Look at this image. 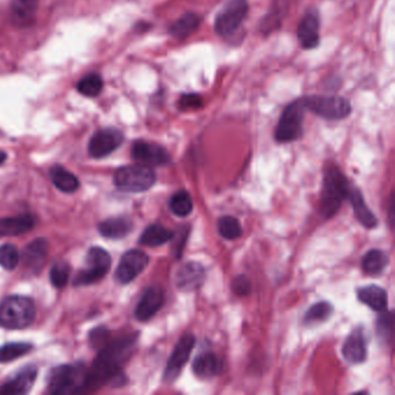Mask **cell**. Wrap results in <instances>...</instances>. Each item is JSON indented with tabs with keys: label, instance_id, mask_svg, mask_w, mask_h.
<instances>
[{
	"label": "cell",
	"instance_id": "obj_36",
	"mask_svg": "<svg viewBox=\"0 0 395 395\" xmlns=\"http://www.w3.org/2000/svg\"><path fill=\"white\" fill-rule=\"evenodd\" d=\"M70 267L66 262L60 261L53 266L50 270V282L57 288H62L69 281Z\"/></svg>",
	"mask_w": 395,
	"mask_h": 395
},
{
	"label": "cell",
	"instance_id": "obj_20",
	"mask_svg": "<svg viewBox=\"0 0 395 395\" xmlns=\"http://www.w3.org/2000/svg\"><path fill=\"white\" fill-rule=\"evenodd\" d=\"M38 0H12L11 1V21L16 27H28L34 22L38 12Z\"/></svg>",
	"mask_w": 395,
	"mask_h": 395
},
{
	"label": "cell",
	"instance_id": "obj_6",
	"mask_svg": "<svg viewBox=\"0 0 395 395\" xmlns=\"http://www.w3.org/2000/svg\"><path fill=\"white\" fill-rule=\"evenodd\" d=\"M305 110L306 107L303 97L288 104L286 109L283 110L275 130V139L278 143H290L301 139Z\"/></svg>",
	"mask_w": 395,
	"mask_h": 395
},
{
	"label": "cell",
	"instance_id": "obj_31",
	"mask_svg": "<svg viewBox=\"0 0 395 395\" xmlns=\"http://www.w3.org/2000/svg\"><path fill=\"white\" fill-rule=\"evenodd\" d=\"M33 345L25 342L7 343L0 347V363H10L32 352Z\"/></svg>",
	"mask_w": 395,
	"mask_h": 395
},
{
	"label": "cell",
	"instance_id": "obj_34",
	"mask_svg": "<svg viewBox=\"0 0 395 395\" xmlns=\"http://www.w3.org/2000/svg\"><path fill=\"white\" fill-rule=\"evenodd\" d=\"M218 232L223 238L234 240L242 235V225L235 217L224 216L218 220Z\"/></svg>",
	"mask_w": 395,
	"mask_h": 395
},
{
	"label": "cell",
	"instance_id": "obj_35",
	"mask_svg": "<svg viewBox=\"0 0 395 395\" xmlns=\"http://www.w3.org/2000/svg\"><path fill=\"white\" fill-rule=\"evenodd\" d=\"M20 262L19 251L11 244L0 246V266L6 270L16 269Z\"/></svg>",
	"mask_w": 395,
	"mask_h": 395
},
{
	"label": "cell",
	"instance_id": "obj_5",
	"mask_svg": "<svg viewBox=\"0 0 395 395\" xmlns=\"http://www.w3.org/2000/svg\"><path fill=\"white\" fill-rule=\"evenodd\" d=\"M114 183L121 192H146L156 183V173L141 163L124 166L115 173Z\"/></svg>",
	"mask_w": 395,
	"mask_h": 395
},
{
	"label": "cell",
	"instance_id": "obj_9",
	"mask_svg": "<svg viewBox=\"0 0 395 395\" xmlns=\"http://www.w3.org/2000/svg\"><path fill=\"white\" fill-rule=\"evenodd\" d=\"M248 13L247 0H229L217 14L215 19V31L222 38L234 34Z\"/></svg>",
	"mask_w": 395,
	"mask_h": 395
},
{
	"label": "cell",
	"instance_id": "obj_13",
	"mask_svg": "<svg viewBox=\"0 0 395 395\" xmlns=\"http://www.w3.org/2000/svg\"><path fill=\"white\" fill-rule=\"evenodd\" d=\"M148 256L144 251L139 249H131L123 254L117 266V282L121 284H128L132 282L139 274L143 273V270L148 267Z\"/></svg>",
	"mask_w": 395,
	"mask_h": 395
},
{
	"label": "cell",
	"instance_id": "obj_28",
	"mask_svg": "<svg viewBox=\"0 0 395 395\" xmlns=\"http://www.w3.org/2000/svg\"><path fill=\"white\" fill-rule=\"evenodd\" d=\"M201 23V19L195 13H185L175 22H173L168 28V32L176 38H185L194 33Z\"/></svg>",
	"mask_w": 395,
	"mask_h": 395
},
{
	"label": "cell",
	"instance_id": "obj_17",
	"mask_svg": "<svg viewBox=\"0 0 395 395\" xmlns=\"http://www.w3.org/2000/svg\"><path fill=\"white\" fill-rule=\"evenodd\" d=\"M343 357L352 364L363 363L367 358V337L363 327H357L345 340L342 348Z\"/></svg>",
	"mask_w": 395,
	"mask_h": 395
},
{
	"label": "cell",
	"instance_id": "obj_19",
	"mask_svg": "<svg viewBox=\"0 0 395 395\" xmlns=\"http://www.w3.org/2000/svg\"><path fill=\"white\" fill-rule=\"evenodd\" d=\"M163 292L158 286H151L144 295L141 296V301L135 310V317L139 321H148L156 315L158 310L163 308Z\"/></svg>",
	"mask_w": 395,
	"mask_h": 395
},
{
	"label": "cell",
	"instance_id": "obj_7",
	"mask_svg": "<svg viewBox=\"0 0 395 395\" xmlns=\"http://www.w3.org/2000/svg\"><path fill=\"white\" fill-rule=\"evenodd\" d=\"M306 109L325 119H343L349 117L352 106L345 97L336 95H313L304 97Z\"/></svg>",
	"mask_w": 395,
	"mask_h": 395
},
{
	"label": "cell",
	"instance_id": "obj_8",
	"mask_svg": "<svg viewBox=\"0 0 395 395\" xmlns=\"http://www.w3.org/2000/svg\"><path fill=\"white\" fill-rule=\"evenodd\" d=\"M86 266L73 281L75 286H91L104 278L112 266L109 253L100 247H92L86 256Z\"/></svg>",
	"mask_w": 395,
	"mask_h": 395
},
{
	"label": "cell",
	"instance_id": "obj_16",
	"mask_svg": "<svg viewBox=\"0 0 395 395\" xmlns=\"http://www.w3.org/2000/svg\"><path fill=\"white\" fill-rule=\"evenodd\" d=\"M205 279V269L198 262H187L176 274V286L183 292H190L201 288Z\"/></svg>",
	"mask_w": 395,
	"mask_h": 395
},
{
	"label": "cell",
	"instance_id": "obj_25",
	"mask_svg": "<svg viewBox=\"0 0 395 395\" xmlns=\"http://www.w3.org/2000/svg\"><path fill=\"white\" fill-rule=\"evenodd\" d=\"M357 298L377 312H384L387 308V292L378 286H367L357 290Z\"/></svg>",
	"mask_w": 395,
	"mask_h": 395
},
{
	"label": "cell",
	"instance_id": "obj_2",
	"mask_svg": "<svg viewBox=\"0 0 395 395\" xmlns=\"http://www.w3.org/2000/svg\"><path fill=\"white\" fill-rule=\"evenodd\" d=\"M349 189L348 180L339 168L330 167L326 171L320 198V211L323 217L332 218L339 211L343 201L348 198Z\"/></svg>",
	"mask_w": 395,
	"mask_h": 395
},
{
	"label": "cell",
	"instance_id": "obj_41",
	"mask_svg": "<svg viewBox=\"0 0 395 395\" xmlns=\"http://www.w3.org/2000/svg\"><path fill=\"white\" fill-rule=\"evenodd\" d=\"M7 159V154L4 151H0V165H3Z\"/></svg>",
	"mask_w": 395,
	"mask_h": 395
},
{
	"label": "cell",
	"instance_id": "obj_1",
	"mask_svg": "<svg viewBox=\"0 0 395 395\" xmlns=\"http://www.w3.org/2000/svg\"><path fill=\"white\" fill-rule=\"evenodd\" d=\"M136 342L137 334H131L104 345L92 364L91 369L86 371L84 392L97 391L115 380L122 383V379H124L122 367L131 356Z\"/></svg>",
	"mask_w": 395,
	"mask_h": 395
},
{
	"label": "cell",
	"instance_id": "obj_40",
	"mask_svg": "<svg viewBox=\"0 0 395 395\" xmlns=\"http://www.w3.org/2000/svg\"><path fill=\"white\" fill-rule=\"evenodd\" d=\"M108 335H109V332H108L107 328L99 327V328H95V330H93V332H91L90 341H91L92 345H93L94 348L102 347L106 340L108 339Z\"/></svg>",
	"mask_w": 395,
	"mask_h": 395
},
{
	"label": "cell",
	"instance_id": "obj_30",
	"mask_svg": "<svg viewBox=\"0 0 395 395\" xmlns=\"http://www.w3.org/2000/svg\"><path fill=\"white\" fill-rule=\"evenodd\" d=\"M102 88H104V82L100 75L97 73H88L84 75L77 84L79 93L88 97H97L102 91Z\"/></svg>",
	"mask_w": 395,
	"mask_h": 395
},
{
	"label": "cell",
	"instance_id": "obj_32",
	"mask_svg": "<svg viewBox=\"0 0 395 395\" xmlns=\"http://www.w3.org/2000/svg\"><path fill=\"white\" fill-rule=\"evenodd\" d=\"M193 198L185 190L173 195L170 200V209L173 214L178 217H187L193 212Z\"/></svg>",
	"mask_w": 395,
	"mask_h": 395
},
{
	"label": "cell",
	"instance_id": "obj_24",
	"mask_svg": "<svg viewBox=\"0 0 395 395\" xmlns=\"http://www.w3.org/2000/svg\"><path fill=\"white\" fill-rule=\"evenodd\" d=\"M134 223L126 217H113L99 225V233L107 239H122L131 232Z\"/></svg>",
	"mask_w": 395,
	"mask_h": 395
},
{
	"label": "cell",
	"instance_id": "obj_27",
	"mask_svg": "<svg viewBox=\"0 0 395 395\" xmlns=\"http://www.w3.org/2000/svg\"><path fill=\"white\" fill-rule=\"evenodd\" d=\"M51 181L54 183L56 188L60 189L63 193H75L79 188V180L77 176L73 175L72 173L64 168L63 166L56 165L51 167L50 172Z\"/></svg>",
	"mask_w": 395,
	"mask_h": 395
},
{
	"label": "cell",
	"instance_id": "obj_4",
	"mask_svg": "<svg viewBox=\"0 0 395 395\" xmlns=\"http://www.w3.org/2000/svg\"><path fill=\"white\" fill-rule=\"evenodd\" d=\"M85 376V365L82 363L54 367L48 374V391L55 395L84 392Z\"/></svg>",
	"mask_w": 395,
	"mask_h": 395
},
{
	"label": "cell",
	"instance_id": "obj_3",
	"mask_svg": "<svg viewBox=\"0 0 395 395\" xmlns=\"http://www.w3.org/2000/svg\"><path fill=\"white\" fill-rule=\"evenodd\" d=\"M33 299L23 296H9L0 301V326L6 330H23L35 318Z\"/></svg>",
	"mask_w": 395,
	"mask_h": 395
},
{
	"label": "cell",
	"instance_id": "obj_38",
	"mask_svg": "<svg viewBox=\"0 0 395 395\" xmlns=\"http://www.w3.org/2000/svg\"><path fill=\"white\" fill-rule=\"evenodd\" d=\"M202 97L195 93H188L180 97L178 106L181 110L198 109L202 107Z\"/></svg>",
	"mask_w": 395,
	"mask_h": 395
},
{
	"label": "cell",
	"instance_id": "obj_14",
	"mask_svg": "<svg viewBox=\"0 0 395 395\" xmlns=\"http://www.w3.org/2000/svg\"><path fill=\"white\" fill-rule=\"evenodd\" d=\"M38 377V369L34 365H27L21 370L7 378L0 386V394L23 395L31 392Z\"/></svg>",
	"mask_w": 395,
	"mask_h": 395
},
{
	"label": "cell",
	"instance_id": "obj_39",
	"mask_svg": "<svg viewBox=\"0 0 395 395\" xmlns=\"http://www.w3.org/2000/svg\"><path fill=\"white\" fill-rule=\"evenodd\" d=\"M251 284L245 275L237 276L232 283V290L235 295L247 296L251 292Z\"/></svg>",
	"mask_w": 395,
	"mask_h": 395
},
{
	"label": "cell",
	"instance_id": "obj_22",
	"mask_svg": "<svg viewBox=\"0 0 395 395\" xmlns=\"http://www.w3.org/2000/svg\"><path fill=\"white\" fill-rule=\"evenodd\" d=\"M35 223V217L28 214L3 218L0 220V237H16L29 232Z\"/></svg>",
	"mask_w": 395,
	"mask_h": 395
},
{
	"label": "cell",
	"instance_id": "obj_37",
	"mask_svg": "<svg viewBox=\"0 0 395 395\" xmlns=\"http://www.w3.org/2000/svg\"><path fill=\"white\" fill-rule=\"evenodd\" d=\"M377 332L384 341L392 342L393 339V313H384L377 321Z\"/></svg>",
	"mask_w": 395,
	"mask_h": 395
},
{
	"label": "cell",
	"instance_id": "obj_21",
	"mask_svg": "<svg viewBox=\"0 0 395 395\" xmlns=\"http://www.w3.org/2000/svg\"><path fill=\"white\" fill-rule=\"evenodd\" d=\"M195 376L203 380L211 379L218 376L222 371V362L214 352H205L198 355L193 362Z\"/></svg>",
	"mask_w": 395,
	"mask_h": 395
},
{
	"label": "cell",
	"instance_id": "obj_10",
	"mask_svg": "<svg viewBox=\"0 0 395 395\" xmlns=\"http://www.w3.org/2000/svg\"><path fill=\"white\" fill-rule=\"evenodd\" d=\"M194 345L195 337L192 334H185L176 343L167 363L166 370L163 372V380L166 383H174L178 379L182 369L189 361Z\"/></svg>",
	"mask_w": 395,
	"mask_h": 395
},
{
	"label": "cell",
	"instance_id": "obj_11",
	"mask_svg": "<svg viewBox=\"0 0 395 395\" xmlns=\"http://www.w3.org/2000/svg\"><path fill=\"white\" fill-rule=\"evenodd\" d=\"M134 161L145 166H165L172 161L170 153L161 145L150 141H137L131 148Z\"/></svg>",
	"mask_w": 395,
	"mask_h": 395
},
{
	"label": "cell",
	"instance_id": "obj_23",
	"mask_svg": "<svg viewBox=\"0 0 395 395\" xmlns=\"http://www.w3.org/2000/svg\"><path fill=\"white\" fill-rule=\"evenodd\" d=\"M349 201L352 203V209H354L355 216L359 220L362 225L365 226L367 229H374L378 224L376 216L374 212L367 207L365 201H364L363 195L356 188L349 189L348 194Z\"/></svg>",
	"mask_w": 395,
	"mask_h": 395
},
{
	"label": "cell",
	"instance_id": "obj_15",
	"mask_svg": "<svg viewBox=\"0 0 395 395\" xmlns=\"http://www.w3.org/2000/svg\"><path fill=\"white\" fill-rule=\"evenodd\" d=\"M320 20L317 11L306 13L299 22L298 40L304 49H314L320 43Z\"/></svg>",
	"mask_w": 395,
	"mask_h": 395
},
{
	"label": "cell",
	"instance_id": "obj_18",
	"mask_svg": "<svg viewBox=\"0 0 395 395\" xmlns=\"http://www.w3.org/2000/svg\"><path fill=\"white\" fill-rule=\"evenodd\" d=\"M48 256V242L44 238H38L31 242L22 251L20 260L27 269L38 274L43 269Z\"/></svg>",
	"mask_w": 395,
	"mask_h": 395
},
{
	"label": "cell",
	"instance_id": "obj_26",
	"mask_svg": "<svg viewBox=\"0 0 395 395\" xmlns=\"http://www.w3.org/2000/svg\"><path fill=\"white\" fill-rule=\"evenodd\" d=\"M174 233L161 224H152L144 229L139 238V244L148 247H158L172 240Z\"/></svg>",
	"mask_w": 395,
	"mask_h": 395
},
{
	"label": "cell",
	"instance_id": "obj_33",
	"mask_svg": "<svg viewBox=\"0 0 395 395\" xmlns=\"http://www.w3.org/2000/svg\"><path fill=\"white\" fill-rule=\"evenodd\" d=\"M332 310H334L332 305L330 304L328 301L317 303V304L308 308V312L305 314L304 323H323V321L328 320L332 317Z\"/></svg>",
	"mask_w": 395,
	"mask_h": 395
},
{
	"label": "cell",
	"instance_id": "obj_29",
	"mask_svg": "<svg viewBox=\"0 0 395 395\" xmlns=\"http://www.w3.org/2000/svg\"><path fill=\"white\" fill-rule=\"evenodd\" d=\"M387 264H389V256L385 251H380V249H371L364 255L363 260H362V268H363L364 273L372 275V276L383 273L385 268L387 267Z\"/></svg>",
	"mask_w": 395,
	"mask_h": 395
},
{
	"label": "cell",
	"instance_id": "obj_12",
	"mask_svg": "<svg viewBox=\"0 0 395 395\" xmlns=\"http://www.w3.org/2000/svg\"><path fill=\"white\" fill-rule=\"evenodd\" d=\"M123 143L122 132L119 129L106 128L101 129L92 136L90 144H88V152L91 157L95 159L107 157L114 151L119 148Z\"/></svg>",
	"mask_w": 395,
	"mask_h": 395
}]
</instances>
